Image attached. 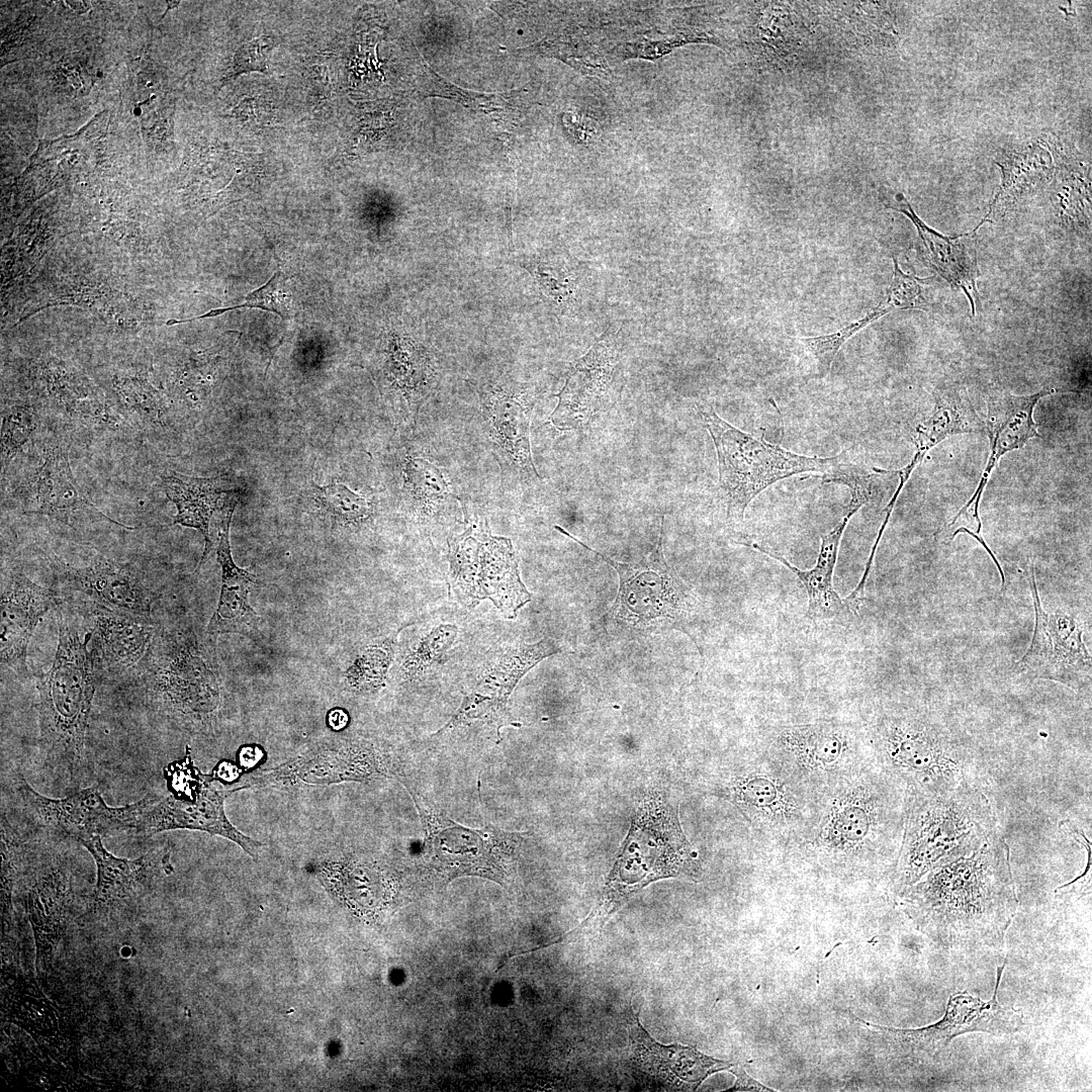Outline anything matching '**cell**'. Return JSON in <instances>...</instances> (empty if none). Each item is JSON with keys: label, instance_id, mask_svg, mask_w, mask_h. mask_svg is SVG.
I'll return each mask as SVG.
<instances>
[{"label": "cell", "instance_id": "cell-1", "mask_svg": "<svg viewBox=\"0 0 1092 1092\" xmlns=\"http://www.w3.org/2000/svg\"><path fill=\"white\" fill-rule=\"evenodd\" d=\"M895 899L940 947L1000 948L1018 908L1009 846L996 830L977 851L934 868Z\"/></svg>", "mask_w": 1092, "mask_h": 1092}, {"label": "cell", "instance_id": "cell-2", "mask_svg": "<svg viewBox=\"0 0 1092 1092\" xmlns=\"http://www.w3.org/2000/svg\"><path fill=\"white\" fill-rule=\"evenodd\" d=\"M905 790L875 762L821 797L818 820L791 851L833 874H892L901 848Z\"/></svg>", "mask_w": 1092, "mask_h": 1092}, {"label": "cell", "instance_id": "cell-3", "mask_svg": "<svg viewBox=\"0 0 1092 1092\" xmlns=\"http://www.w3.org/2000/svg\"><path fill=\"white\" fill-rule=\"evenodd\" d=\"M875 762L905 795L978 783L982 759L970 735L939 709L918 702L878 706L862 724Z\"/></svg>", "mask_w": 1092, "mask_h": 1092}, {"label": "cell", "instance_id": "cell-4", "mask_svg": "<svg viewBox=\"0 0 1092 1092\" xmlns=\"http://www.w3.org/2000/svg\"><path fill=\"white\" fill-rule=\"evenodd\" d=\"M58 645L51 667L36 675L38 743L44 760L61 769L71 789L85 772V738L97 688L92 634L80 639L76 624L60 604L57 608Z\"/></svg>", "mask_w": 1092, "mask_h": 1092}, {"label": "cell", "instance_id": "cell-5", "mask_svg": "<svg viewBox=\"0 0 1092 1092\" xmlns=\"http://www.w3.org/2000/svg\"><path fill=\"white\" fill-rule=\"evenodd\" d=\"M905 799L903 839L890 875L894 897L934 868L971 855L997 830L992 805L978 783Z\"/></svg>", "mask_w": 1092, "mask_h": 1092}, {"label": "cell", "instance_id": "cell-6", "mask_svg": "<svg viewBox=\"0 0 1092 1092\" xmlns=\"http://www.w3.org/2000/svg\"><path fill=\"white\" fill-rule=\"evenodd\" d=\"M134 685L145 706L189 731L207 730L220 704L218 677L195 635L158 628L135 667Z\"/></svg>", "mask_w": 1092, "mask_h": 1092}, {"label": "cell", "instance_id": "cell-7", "mask_svg": "<svg viewBox=\"0 0 1092 1092\" xmlns=\"http://www.w3.org/2000/svg\"><path fill=\"white\" fill-rule=\"evenodd\" d=\"M673 877L698 881L701 867L680 828L676 809L662 795L653 794L638 806L596 909L609 917L648 884Z\"/></svg>", "mask_w": 1092, "mask_h": 1092}, {"label": "cell", "instance_id": "cell-8", "mask_svg": "<svg viewBox=\"0 0 1092 1092\" xmlns=\"http://www.w3.org/2000/svg\"><path fill=\"white\" fill-rule=\"evenodd\" d=\"M699 414L714 442L719 486L731 521H742L749 504L777 481L804 473L826 476L843 462L844 453L833 457L801 455L743 432L719 417L710 404H700Z\"/></svg>", "mask_w": 1092, "mask_h": 1092}, {"label": "cell", "instance_id": "cell-9", "mask_svg": "<svg viewBox=\"0 0 1092 1092\" xmlns=\"http://www.w3.org/2000/svg\"><path fill=\"white\" fill-rule=\"evenodd\" d=\"M750 826L791 849L815 826L821 796L794 777L764 749L718 789Z\"/></svg>", "mask_w": 1092, "mask_h": 1092}, {"label": "cell", "instance_id": "cell-10", "mask_svg": "<svg viewBox=\"0 0 1092 1092\" xmlns=\"http://www.w3.org/2000/svg\"><path fill=\"white\" fill-rule=\"evenodd\" d=\"M1006 964L1007 961L997 969L992 999L984 1001L967 992L957 993L949 998L943 1016L927 1026L897 1028L864 1021L850 1012L849 1015L860 1026L871 1045L886 1058L905 1064H937L946 1057L952 1039L959 1035L969 1032L1007 1035L1022 1028V1012L998 1001Z\"/></svg>", "mask_w": 1092, "mask_h": 1092}, {"label": "cell", "instance_id": "cell-11", "mask_svg": "<svg viewBox=\"0 0 1092 1092\" xmlns=\"http://www.w3.org/2000/svg\"><path fill=\"white\" fill-rule=\"evenodd\" d=\"M764 750L821 797L875 763L863 725L831 720L779 726Z\"/></svg>", "mask_w": 1092, "mask_h": 1092}, {"label": "cell", "instance_id": "cell-12", "mask_svg": "<svg viewBox=\"0 0 1092 1092\" xmlns=\"http://www.w3.org/2000/svg\"><path fill=\"white\" fill-rule=\"evenodd\" d=\"M555 529L580 546L600 556L619 576V593L613 612L617 619L639 627L670 625L689 634L693 599L689 587L667 564L662 548V527L655 548L640 561L625 563L613 560L571 536L559 526Z\"/></svg>", "mask_w": 1092, "mask_h": 1092}, {"label": "cell", "instance_id": "cell-13", "mask_svg": "<svg viewBox=\"0 0 1092 1092\" xmlns=\"http://www.w3.org/2000/svg\"><path fill=\"white\" fill-rule=\"evenodd\" d=\"M173 771V783L180 788L165 797L148 794L135 802L132 835L151 836L175 829H192L223 836L256 856L262 845L239 831L228 819L224 800L230 792L217 790L212 779L192 774L187 761Z\"/></svg>", "mask_w": 1092, "mask_h": 1092}, {"label": "cell", "instance_id": "cell-14", "mask_svg": "<svg viewBox=\"0 0 1092 1092\" xmlns=\"http://www.w3.org/2000/svg\"><path fill=\"white\" fill-rule=\"evenodd\" d=\"M1028 583L1034 608V629L1026 652L1014 664V672L1052 680L1078 693L1090 692L1092 660L1083 639L1082 622L1070 612L1044 610L1032 563L1028 565Z\"/></svg>", "mask_w": 1092, "mask_h": 1092}, {"label": "cell", "instance_id": "cell-15", "mask_svg": "<svg viewBox=\"0 0 1092 1092\" xmlns=\"http://www.w3.org/2000/svg\"><path fill=\"white\" fill-rule=\"evenodd\" d=\"M453 586L474 604L490 600L508 618L531 601L510 539L466 531L451 546Z\"/></svg>", "mask_w": 1092, "mask_h": 1092}, {"label": "cell", "instance_id": "cell-16", "mask_svg": "<svg viewBox=\"0 0 1092 1092\" xmlns=\"http://www.w3.org/2000/svg\"><path fill=\"white\" fill-rule=\"evenodd\" d=\"M16 792L33 825L78 843L95 836L130 834L134 803L110 807L97 787L77 791L66 798L52 799L37 793L18 776Z\"/></svg>", "mask_w": 1092, "mask_h": 1092}, {"label": "cell", "instance_id": "cell-17", "mask_svg": "<svg viewBox=\"0 0 1092 1092\" xmlns=\"http://www.w3.org/2000/svg\"><path fill=\"white\" fill-rule=\"evenodd\" d=\"M874 472L873 474L866 473L855 468V466H851L836 478L835 483L844 484L848 487L849 503L845 515L835 527L821 535L820 549L816 563L812 568L808 570L800 569L784 556L758 543H744V545L780 561L797 576L808 597L806 617L813 623L832 620L838 616L851 613L845 601L839 597L833 586V573L841 539L849 521L873 496L874 482L880 475L876 470Z\"/></svg>", "mask_w": 1092, "mask_h": 1092}, {"label": "cell", "instance_id": "cell-18", "mask_svg": "<svg viewBox=\"0 0 1092 1092\" xmlns=\"http://www.w3.org/2000/svg\"><path fill=\"white\" fill-rule=\"evenodd\" d=\"M630 1061L647 1081L669 1090L694 1091L709 1076L735 1064L680 1043L662 1044L642 1026L632 1008L626 1012Z\"/></svg>", "mask_w": 1092, "mask_h": 1092}, {"label": "cell", "instance_id": "cell-19", "mask_svg": "<svg viewBox=\"0 0 1092 1092\" xmlns=\"http://www.w3.org/2000/svg\"><path fill=\"white\" fill-rule=\"evenodd\" d=\"M619 357L609 332L572 363L549 421L559 430L581 429L609 403Z\"/></svg>", "mask_w": 1092, "mask_h": 1092}, {"label": "cell", "instance_id": "cell-20", "mask_svg": "<svg viewBox=\"0 0 1092 1092\" xmlns=\"http://www.w3.org/2000/svg\"><path fill=\"white\" fill-rule=\"evenodd\" d=\"M1059 391L1061 390L1053 388L1027 395L1009 392H995L989 395L984 420L985 434L990 442V454L986 467L975 492L956 514L948 526L972 510V515L977 522V532L981 534L980 503L993 470L1008 452L1023 448L1034 438H1042L1033 418L1034 408L1041 398Z\"/></svg>", "mask_w": 1092, "mask_h": 1092}, {"label": "cell", "instance_id": "cell-21", "mask_svg": "<svg viewBox=\"0 0 1092 1092\" xmlns=\"http://www.w3.org/2000/svg\"><path fill=\"white\" fill-rule=\"evenodd\" d=\"M0 658L2 667L27 677V647L41 618L61 600L54 589L30 580L20 569L10 570L1 586Z\"/></svg>", "mask_w": 1092, "mask_h": 1092}, {"label": "cell", "instance_id": "cell-22", "mask_svg": "<svg viewBox=\"0 0 1092 1092\" xmlns=\"http://www.w3.org/2000/svg\"><path fill=\"white\" fill-rule=\"evenodd\" d=\"M52 566L70 588L105 607L152 619L158 594L130 567L102 555L84 567H74L57 557Z\"/></svg>", "mask_w": 1092, "mask_h": 1092}, {"label": "cell", "instance_id": "cell-23", "mask_svg": "<svg viewBox=\"0 0 1092 1092\" xmlns=\"http://www.w3.org/2000/svg\"><path fill=\"white\" fill-rule=\"evenodd\" d=\"M881 199L886 207L899 211L912 220L921 242V259L940 277L963 290L974 315L980 299L977 287L979 269L976 231L981 224L970 234L947 237L924 223L902 193L885 192Z\"/></svg>", "mask_w": 1092, "mask_h": 1092}, {"label": "cell", "instance_id": "cell-24", "mask_svg": "<svg viewBox=\"0 0 1092 1092\" xmlns=\"http://www.w3.org/2000/svg\"><path fill=\"white\" fill-rule=\"evenodd\" d=\"M79 607L92 634V645L105 667L116 672L136 667L156 633L158 626L153 619L95 602Z\"/></svg>", "mask_w": 1092, "mask_h": 1092}, {"label": "cell", "instance_id": "cell-25", "mask_svg": "<svg viewBox=\"0 0 1092 1092\" xmlns=\"http://www.w3.org/2000/svg\"><path fill=\"white\" fill-rule=\"evenodd\" d=\"M378 770L375 755L362 743L322 744L253 780L252 785L303 784L322 785L363 780Z\"/></svg>", "mask_w": 1092, "mask_h": 1092}, {"label": "cell", "instance_id": "cell-26", "mask_svg": "<svg viewBox=\"0 0 1092 1092\" xmlns=\"http://www.w3.org/2000/svg\"><path fill=\"white\" fill-rule=\"evenodd\" d=\"M25 498L27 514L49 516L69 526L78 515L86 513L99 521L133 529L111 520L89 502L77 485L67 454L62 450H53L46 456L29 482Z\"/></svg>", "mask_w": 1092, "mask_h": 1092}, {"label": "cell", "instance_id": "cell-27", "mask_svg": "<svg viewBox=\"0 0 1092 1092\" xmlns=\"http://www.w3.org/2000/svg\"><path fill=\"white\" fill-rule=\"evenodd\" d=\"M237 500H231L218 513L217 561L221 567V588L217 608L207 626V633L218 636L226 633H247L255 628L257 613L248 603L254 574L240 568L233 560L229 541L230 525Z\"/></svg>", "mask_w": 1092, "mask_h": 1092}, {"label": "cell", "instance_id": "cell-28", "mask_svg": "<svg viewBox=\"0 0 1092 1092\" xmlns=\"http://www.w3.org/2000/svg\"><path fill=\"white\" fill-rule=\"evenodd\" d=\"M429 829L435 857L451 874L492 873L497 868L493 837L484 830L465 828L446 817H432L419 808Z\"/></svg>", "mask_w": 1092, "mask_h": 1092}, {"label": "cell", "instance_id": "cell-29", "mask_svg": "<svg viewBox=\"0 0 1092 1092\" xmlns=\"http://www.w3.org/2000/svg\"><path fill=\"white\" fill-rule=\"evenodd\" d=\"M80 844L87 848L96 862L97 883L92 908L97 911L120 906L135 897L149 882L159 859L158 851L135 859L114 856L104 847L100 836L83 840Z\"/></svg>", "mask_w": 1092, "mask_h": 1092}, {"label": "cell", "instance_id": "cell-30", "mask_svg": "<svg viewBox=\"0 0 1092 1092\" xmlns=\"http://www.w3.org/2000/svg\"><path fill=\"white\" fill-rule=\"evenodd\" d=\"M162 485L177 509L173 524L196 529L204 537L201 565L212 546L209 532L211 519L231 500L223 504V495L232 491L222 487L221 477L201 478L176 472L162 475Z\"/></svg>", "mask_w": 1092, "mask_h": 1092}, {"label": "cell", "instance_id": "cell-31", "mask_svg": "<svg viewBox=\"0 0 1092 1092\" xmlns=\"http://www.w3.org/2000/svg\"><path fill=\"white\" fill-rule=\"evenodd\" d=\"M560 651V647L551 639L510 647L484 668L475 690L507 704L511 693L527 671Z\"/></svg>", "mask_w": 1092, "mask_h": 1092}, {"label": "cell", "instance_id": "cell-32", "mask_svg": "<svg viewBox=\"0 0 1092 1092\" xmlns=\"http://www.w3.org/2000/svg\"><path fill=\"white\" fill-rule=\"evenodd\" d=\"M531 408L532 403L524 404L515 397L502 396L494 401L491 408V418L506 449L510 451L524 469L539 476L532 462L530 450L529 422Z\"/></svg>", "mask_w": 1092, "mask_h": 1092}, {"label": "cell", "instance_id": "cell-33", "mask_svg": "<svg viewBox=\"0 0 1092 1092\" xmlns=\"http://www.w3.org/2000/svg\"><path fill=\"white\" fill-rule=\"evenodd\" d=\"M889 312L890 310L880 303L862 318L835 333L799 339L815 360L819 376H828L839 349L851 336Z\"/></svg>", "mask_w": 1092, "mask_h": 1092}, {"label": "cell", "instance_id": "cell-34", "mask_svg": "<svg viewBox=\"0 0 1092 1092\" xmlns=\"http://www.w3.org/2000/svg\"><path fill=\"white\" fill-rule=\"evenodd\" d=\"M525 268L539 283L543 292L560 304L566 303L575 294L576 280L572 269L556 257L531 259Z\"/></svg>", "mask_w": 1092, "mask_h": 1092}, {"label": "cell", "instance_id": "cell-35", "mask_svg": "<svg viewBox=\"0 0 1092 1092\" xmlns=\"http://www.w3.org/2000/svg\"><path fill=\"white\" fill-rule=\"evenodd\" d=\"M427 69L430 73V77H432L430 90L437 96L453 98L465 106L483 111L484 113L499 112L502 114H508L512 113L517 108V94H487L464 90L440 78V76L433 72L429 66Z\"/></svg>", "mask_w": 1092, "mask_h": 1092}, {"label": "cell", "instance_id": "cell-36", "mask_svg": "<svg viewBox=\"0 0 1092 1092\" xmlns=\"http://www.w3.org/2000/svg\"><path fill=\"white\" fill-rule=\"evenodd\" d=\"M318 498L339 524L360 525L371 516L367 499L342 483L318 486Z\"/></svg>", "mask_w": 1092, "mask_h": 1092}, {"label": "cell", "instance_id": "cell-37", "mask_svg": "<svg viewBox=\"0 0 1092 1092\" xmlns=\"http://www.w3.org/2000/svg\"><path fill=\"white\" fill-rule=\"evenodd\" d=\"M893 280L886 298L882 301L884 305L891 311L896 309L927 310L931 303L926 294V279H920L914 273H904L896 258H893Z\"/></svg>", "mask_w": 1092, "mask_h": 1092}, {"label": "cell", "instance_id": "cell-38", "mask_svg": "<svg viewBox=\"0 0 1092 1092\" xmlns=\"http://www.w3.org/2000/svg\"><path fill=\"white\" fill-rule=\"evenodd\" d=\"M392 659L390 641L368 647L348 671L350 684L361 690L377 688Z\"/></svg>", "mask_w": 1092, "mask_h": 1092}, {"label": "cell", "instance_id": "cell-39", "mask_svg": "<svg viewBox=\"0 0 1092 1092\" xmlns=\"http://www.w3.org/2000/svg\"><path fill=\"white\" fill-rule=\"evenodd\" d=\"M457 633L458 629L451 624L434 628L405 658L403 662L405 673L419 674L439 660L453 644Z\"/></svg>", "mask_w": 1092, "mask_h": 1092}, {"label": "cell", "instance_id": "cell-40", "mask_svg": "<svg viewBox=\"0 0 1092 1092\" xmlns=\"http://www.w3.org/2000/svg\"><path fill=\"white\" fill-rule=\"evenodd\" d=\"M36 428L34 413L26 406H14L3 414L1 451L3 463H7L28 442Z\"/></svg>", "mask_w": 1092, "mask_h": 1092}, {"label": "cell", "instance_id": "cell-41", "mask_svg": "<svg viewBox=\"0 0 1092 1092\" xmlns=\"http://www.w3.org/2000/svg\"><path fill=\"white\" fill-rule=\"evenodd\" d=\"M289 298L288 290L285 286V278L280 271H277L264 285L249 293L243 303L211 311L206 314V316L216 315L235 308L255 307L277 313L279 316L286 320L289 317L290 313Z\"/></svg>", "mask_w": 1092, "mask_h": 1092}, {"label": "cell", "instance_id": "cell-42", "mask_svg": "<svg viewBox=\"0 0 1092 1092\" xmlns=\"http://www.w3.org/2000/svg\"><path fill=\"white\" fill-rule=\"evenodd\" d=\"M543 47L551 55L564 60V62H567L583 74L600 75L606 70L597 53L583 41L554 39L547 44H543Z\"/></svg>", "mask_w": 1092, "mask_h": 1092}, {"label": "cell", "instance_id": "cell-43", "mask_svg": "<svg viewBox=\"0 0 1092 1092\" xmlns=\"http://www.w3.org/2000/svg\"><path fill=\"white\" fill-rule=\"evenodd\" d=\"M408 475L417 494L427 498H440L446 494V483L440 470L421 458L408 463Z\"/></svg>", "mask_w": 1092, "mask_h": 1092}, {"label": "cell", "instance_id": "cell-44", "mask_svg": "<svg viewBox=\"0 0 1092 1092\" xmlns=\"http://www.w3.org/2000/svg\"><path fill=\"white\" fill-rule=\"evenodd\" d=\"M272 44V38L267 36L253 38L244 43L235 56L233 75L252 71L265 72Z\"/></svg>", "mask_w": 1092, "mask_h": 1092}, {"label": "cell", "instance_id": "cell-45", "mask_svg": "<svg viewBox=\"0 0 1092 1092\" xmlns=\"http://www.w3.org/2000/svg\"><path fill=\"white\" fill-rule=\"evenodd\" d=\"M729 1071L735 1076V1083L728 1091L777 1092L750 1077L742 1067L736 1064Z\"/></svg>", "mask_w": 1092, "mask_h": 1092}, {"label": "cell", "instance_id": "cell-46", "mask_svg": "<svg viewBox=\"0 0 1092 1092\" xmlns=\"http://www.w3.org/2000/svg\"><path fill=\"white\" fill-rule=\"evenodd\" d=\"M330 725L334 729H341L347 723V715L343 710H334L329 716Z\"/></svg>", "mask_w": 1092, "mask_h": 1092}]
</instances>
